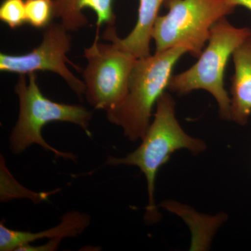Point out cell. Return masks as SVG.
<instances>
[{"label":"cell","mask_w":251,"mask_h":251,"mask_svg":"<svg viewBox=\"0 0 251 251\" xmlns=\"http://www.w3.org/2000/svg\"><path fill=\"white\" fill-rule=\"evenodd\" d=\"M206 149V143L203 140L190 136L181 128L175 116L174 99L166 92L157 101L153 121L138 148L121 158L109 156L105 164L138 167L145 175L148 203L144 218L147 224L151 225L161 219L155 202V183L160 168L178 150H187L193 154L198 155Z\"/></svg>","instance_id":"cell-1"},{"label":"cell","mask_w":251,"mask_h":251,"mask_svg":"<svg viewBox=\"0 0 251 251\" xmlns=\"http://www.w3.org/2000/svg\"><path fill=\"white\" fill-rule=\"evenodd\" d=\"M186 53V48L175 47L137 59L125 100L106 112L108 122L120 127L132 143L141 140L146 133L153 107L168 88L175 66Z\"/></svg>","instance_id":"cell-2"},{"label":"cell","mask_w":251,"mask_h":251,"mask_svg":"<svg viewBox=\"0 0 251 251\" xmlns=\"http://www.w3.org/2000/svg\"><path fill=\"white\" fill-rule=\"evenodd\" d=\"M19 75L15 85L19 101V114L9 137V148L14 155L21 154L31 145H37L50 151L57 158L76 161L74 153L64 152L50 145L44 140L42 130L50 122H68L80 127L90 135L92 113L80 105L57 103L41 92L36 73Z\"/></svg>","instance_id":"cell-3"},{"label":"cell","mask_w":251,"mask_h":251,"mask_svg":"<svg viewBox=\"0 0 251 251\" xmlns=\"http://www.w3.org/2000/svg\"><path fill=\"white\" fill-rule=\"evenodd\" d=\"M251 35V28L235 27L226 17L220 20L211 28L198 62L187 70L173 75L168 90L179 95L205 90L217 102L221 118L230 120V97L225 89V70L234 50Z\"/></svg>","instance_id":"cell-4"},{"label":"cell","mask_w":251,"mask_h":251,"mask_svg":"<svg viewBox=\"0 0 251 251\" xmlns=\"http://www.w3.org/2000/svg\"><path fill=\"white\" fill-rule=\"evenodd\" d=\"M164 4L168 12L158 16L153 25L155 52L184 47L196 58L205 48L213 26L237 7L227 0H166Z\"/></svg>","instance_id":"cell-5"},{"label":"cell","mask_w":251,"mask_h":251,"mask_svg":"<svg viewBox=\"0 0 251 251\" xmlns=\"http://www.w3.org/2000/svg\"><path fill=\"white\" fill-rule=\"evenodd\" d=\"M84 53L87 61L82 71L86 100L95 110L105 112L120 106L128 93L136 57L115 41L99 42V34Z\"/></svg>","instance_id":"cell-6"},{"label":"cell","mask_w":251,"mask_h":251,"mask_svg":"<svg viewBox=\"0 0 251 251\" xmlns=\"http://www.w3.org/2000/svg\"><path fill=\"white\" fill-rule=\"evenodd\" d=\"M40 45L25 54H0V71L25 75L37 72H50L59 75L79 97L85 95V86L67 67V57L72 49V37L60 23H51L44 28Z\"/></svg>","instance_id":"cell-7"},{"label":"cell","mask_w":251,"mask_h":251,"mask_svg":"<svg viewBox=\"0 0 251 251\" xmlns=\"http://www.w3.org/2000/svg\"><path fill=\"white\" fill-rule=\"evenodd\" d=\"M57 226L41 232L16 230L6 227L4 220L0 223V251H16L18 248L43 239L74 238L80 235L91 224V216L86 213L71 211L60 218Z\"/></svg>","instance_id":"cell-8"},{"label":"cell","mask_w":251,"mask_h":251,"mask_svg":"<svg viewBox=\"0 0 251 251\" xmlns=\"http://www.w3.org/2000/svg\"><path fill=\"white\" fill-rule=\"evenodd\" d=\"M231 78L230 120L244 126L251 115V35L234 50Z\"/></svg>","instance_id":"cell-9"},{"label":"cell","mask_w":251,"mask_h":251,"mask_svg":"<svg viewBox=\"0 0 251 251\" xmlns=\"http://www.w3.org/2000/svg\"><path fill=\"white\" fill-rule=\"evenodd\" d=\"M165 1L166 0H140L137 22L129 34L120 39L115 26H109L104 32L103 39L117 43L137 59L150 55L153 25Z\"/></svg>","instance_id":"cell-10"},{"label":"cell","mask_w":251,"mask_h":251,"mask_svg":"<svg viewBox=\"0 0 251 251\" xmlns=\"http://www.w3.org/2000/svg\"><path fill=\"white\" fill-rule=\"evenodd\" d=\"M54 18L60 20L68 31H75L88 25L84 9H90L97 15V33L103 24L115 26L116 16L114 13L113 0H53Z\"/></svg>","instance_id":"cell-11"},{"label":"cell","mask_w":251,"mask_h":251,"mask_svg":"<svg viewBox=\"0 0 251 251\" xmlns=\"http://www.w3.org/2000/svg\"><path fill=\"white\" fill-rule=\"evenodd\" d=\"M27 23L32 27L46 28L54 18L53 0H25Z\"/></svg>","instance_id":"cell-12"},{"label":"cell","mask_w":251,"mask_h":251,"mask_svg":"<svg viewBox=\"0 0 251 251\" xmlns=\"http://www.w3.org/2000/svg\"><path fill=\"white\" fill-rule=\"evenodd\" d=\"M0 20L11 29L21 27L27 23L25 1L4 0L0 6Z\"/></svg>","instance_id":"cell-13"},{"label":"cell","mask_w":251,"mask_h":251,"mask_svg":"<svg viewBox=\"0 0 251 251\" xmlns=\"http://www.w3.org/2000/svg\"><path fill=\"white\" fill-rule=\"evenodd\" d=\"M62 239L56 238V239H49V242L42 245L34 246L31 244H26L18 248L16 251H55L59 249V245Z\"/></svg>","instance_id":"cell-14"},{"label":"cell","mask_w":251,"mask_h":251,"mask_svg":"<svg viewBox=\"0 0 251 251\" xmlns=\"http://www.w3.org/2000/svg\"><path fill=\"white\" fill-rule=\"evenodd\" d=\"M227 1L237 7V6H243V7L251 11V0H227Z\"/></svg>","instance_id":"cell-15"}]
</instances>
